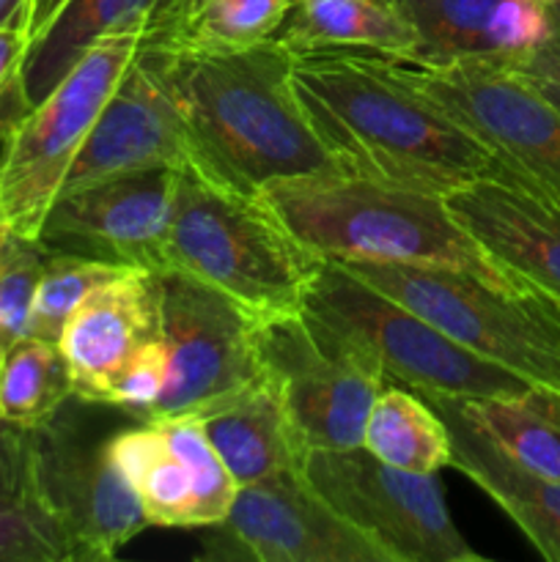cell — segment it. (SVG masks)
<instances>
[{
  "label": "cell",
  "mask_w": 560,
  "mask_h": 562,
  "mask_svg": "<svg viewBox=\"0 0 560 562\" xmlns=\"http://www.w3.org/2000/svg\"><path fill=\"white\" fill-rule=\"evenodd\" d=\"M291 82L344 173L450 195L497 170V159L395 71L390 55L294 53Z\"/></svg>",
  "instance_id": "obj_1"
},
{
  "label": "cell",
  "mask_w": 560,
  "mask_h": 562,
  "mask_svg": "<svg viewBox=\"0 0 560 562\" xmlns=\"http://www.w3.org/2000/svg\"><path fill=\"white\" fill-rule=\"evenodd\" d=\"M497 3L500 0H395L417 36L410 58L450 60L492 55L489 25Z\"/></svg>",
  "instance_id": "obj_27"
},
{
  "label": "cell",
  "mask_w": 560,
  "mask_h": 562,
  "mask_svg": "<svg viewBox=\"0 0 560 562\" xmlns=\"http://www.w3.org/2000/svg\"><path fill=\"white\" fill-rule=\"evenodd\" d=\"M93 401L71 395L25 428L31 492L58 519L75 562L113 560L148 527L135 492L110 456V434Z\"/></svg>",
  "instance_id": "obj_8"
},
{
  "label": "cell",
  "mask_w": 560,
  "mask_h": 562,
  "mask_svg": "<svg viewBox=\"0 0 560 562\" xmlns=\"http://www.w3.org/2000/svg\"><path fill=\"white\" fill-rule=\"evenodd\" d=\"M198 420L239 488L300 470L305 450L296 442L283 401L267 376Z\"/></svg>",
  "instance_id": "obj_19"
},
{
  "label": "cell",
  "mask_w": 560,
  "mask_h": 562,
  "mask_svg": "<svg viewBox=\"0 0 560 562\" xmlns=\"http://www.w3.org/2000/svg\"><path fill=\"white\" fill-rule=\"evenodd\" d=\"M206 530L209 562H390L300 470L242 486L225 519Z\"/></svg>",
  "instance_id": "obj_13"
},
{
  "label": "cell",
  "mask_w": 560,
  "mask_h": 562,
  "mask_svg": "<svg viewBox=\"0 0 560 562\" xmlns=\"http://www.w3.org/2000/svg\"><path fill=\"white\" fill-rule=\"evenodd\" d=\"M316 263L258 195H242L181 165L165 272L190 274L261 318L302 311Z\"/></svg>",
  "instance_id": "obj_4"
},
{
  "label": "cell",
  "mask_w": 560,
  "mask_h": 562,
  "mask_svg": "<svg viewBox=\"0 0 560 562\" xmlns=\"http://www.w3.org/2000/svg\"><path fill=\"white\" fill-rule=\"evenodd\" d=\"M450 434V467L464 472L525 532L538 554L560 562V481L527 470L497 442L472 426L453 398H426Z\"/></svg>",
  "instance_id": "obj_18"
},
{
  "label": "cell",
  "mask_w": 560,
  "mask_h": 562,
  "mask_svg": "<svg viewBox=\"0 0 560 562\" xmlns=\"http://www.w3.org/2000/svg\"><path fill=\"white\" fill-rule=\"evenodd\" d=\"M256 316L181 272H159V338L168 379L148 423L201 417L264 379Z\"/></svg>",
  "instance_id": "obj_12"
},
{
  "label": "cell",
  "mask_w": 560,
  "mask_h": 562,
  "mask_svg": "<svg viewBox=\"0 0 560 562\" xmlns=\"http://www.w3.org/2000/svg\"><path fill=\"white\" fill-rule=\"evenodd\" d=\"M445 203L500 267L560 300V190L497 165L445 195Z\"/></svg>",
  "instance_id": "obj_16"
},
{
  "label": "cell",
  "mask_w": 560,
  "mask_h": 562,
  "mask_svg": "<svg viewBox=\"0 0 560 562\" xmlns=\"http://www.w3.org/2000/svg\"><path fill=\"white\" fill-rule=\"evenodd\" d=\"M159 338V274L124 269L77 305L58 338L77 398L102 404L110 384L148 340Z\"/></svg>",
  "instance_id": "obj_17"
},
{
  "label": "cell",
  "mask_w": 560,
  "mask_h": 562,
  "mask_svg": "<svg viewBox=\"0 0 560 562\" xmlns=\"http://www.w3.org/2000/svg\"><path fill=\"white\" fill-rule=\"evenodd\" d=\"M552 36V16L549 5L536 0H500L489 25L492 55L516 58L530 49L541 47Z\"/></svg>",
  "instance_id": "obj_33"
},
{
  "label": "cell",
  "mask_w": 560,
  "mask_h": 562,
  "mask_svg": "<svg viewBox=\"0 0 560 562\" xmlns=\"http://www.w3.org/2000/svg\"><path fill=\"white\" fill-rule=\"evenodd\" d=\"M110 456L141 503L148 527H195V488L190 470L168 448L157 423L110 434Z\"/></svg>",
  "instance_id": "obj_23"
},
{
  "label": "cell",
  "mask_w": 560,
  "mask_h": 562,
  "mask_svg": "<svg viewBox=\"0 0 560 562\" xmlns=\"http://www.w3.org/2000/svg\"><path fill=\"white\" fill-rule=\"evenodd\" d=\"M508 64L547 99L552 108L560 110V49L552 44H541V47L530 49L525 55L508 58Z\"/></svg>",
  "instance_id": "obj_36"
},
{
  "label": "cell",
  "mask_w": 560,
  "mask_h": 562,
  "mask_svg": "<svg viewBox=\"0 0 560 562\" xmlns=\"http://www.w3.org/2000/svg\"><path fill=\"white\" fill-rule=\"evenodd\" d=\"M395 71L470 132L519 179L560 190V110L500 55L423 60L390 55Z\"/></svg>",
  "instance_id": "obj_10"
},
{
  "label": "cell",
  "mask_w": 560,
  "mask_h": 562,
  "mask_svg": "<svg viewBox=\"0 0 560 562\" xmlns=\"http://www.w3.org/2000/svg\"><path fill=\"white\" fill-rule=\"evenodd\" d=\"M146 22L108 33L64 80L33 104L0 146V220L9 234L38 239L44 217L99 113L141 47Z\"/></svg>",
  "instance_id": "obj_7"
},
{
  "label": "cell",
  "mask_w": 560,
  "mask_h": 562,
  "mask_svg": "<svg viewBox=\"0 0 560 562\" xmlns=\"http://www.w3.org/2000/svg\"><path fill=\"white\" fill-rule=\"evenodd\" d=\"M258 362L305 450L362 448L382 368L305 311L256 318Z\"/></svg>",
  "instance_id": "obj_9"
},
{
  "label": "cell",
  "mask_w": 560,
  "mask_h": 562,
  "mask_svg": "<svg viewBox=\"0 0 560 562\" xmlns=\"http://www.w3.org/2000/svg\"><path fill=\"white\" fill-rule=\"evenodd\" d=\"M176 181L179 168H152L58 192L36 241L47 250L165 272Z\"/></svg>",
  "instance_id": "obj_14"
},
{
  "label": "cell",
  "mask_w": 560,
  "mask_h": 562,
  "mask_svg": "<svg viewBox=\"0 0 560 562\" xmlns=\"http://www.w3.org/2000/svg\"><path fill=\"white\" fill-rule=\"evenodd\" d=\"M0 562H75L64 527L33 492L0 503Z\"/></svg>",
  "instance_id": "obj_30"
},
{
  "label": "cell",
  "mask_w": 560,
  "mask_h": 562,
  "mask_svg": "<svg viewBox=\"0 0 560 562\" xmlns=\"http://www.w3.org/2000/svg\"><path fill=\"white\" fill-rule=\"evenodd\" d=\"M168 3H176V0H159L157 9H159V5H168ZM157 9H154V11H157ZM154 11H152V14H154Z\"/></svg>",
  "instance_id": "obj_41"
},
{
  "label": "cell",
  "mask_w": 560,
  "mask_h": 562,
  "mask_svg": "<svg viewBox=\"0 0 560 562\" xmlns=\"http://www.w3.org/2000/svg\"><path fill=\"white\" fill-rule=\"evenodd\" d=\"M31 492L25 428L0 423V503Z\"/></svg>",
  "instance_id": "obj_35"
},
{
  "label": "cell",
  "mask_w": 560,
  "mask_h": 562,
  "mask_svg": "<svg viewBox=\"0 0 560 562\" xmlns=\"http://www.w3.org/2000/svg\"><path fill=\"white\" fill-rule=\"evenodd\" d=\"M75 395L58 344L22 335L0 355V423L33 428Z\"/></svg>",
  "instance_id": "obj_26"
},
{
  "label": "cell",
  "mask_w": 560,
  "mask_h": 562,
  "mask_svg": "<svg viewBox=\"0 0 560 562\" xmlns=\"http://www.w3.org/2000/svg\"><path fill=\"white\" fill-rule=\"evenodd\" d=\"M168 448L181 459V464L190 470L192 488H195V527H212L225 519V514L234 505L239 486L225 470L223 459L212 448L209 437L198 417H173V420H159Z\"/></svg>",
  "instance_id": "obj_29"
},
{
  "label": "cell",
  "mask_w": 560,
  "mask_h": 562,
  "mask_svg": "<svg viewBox=\"0 0 560 562\" xmlns=\"http://www.w3.org/2000/svg\"><path fill=\"white\" fill-rule=\"evenodd\" d=\"M258 201L318 261L453 269L508 291L530 285L500 267L434 192L335 170L275 181Z\"/></svg>",
  "instance_id": "obj_3"
},
{
  "label": "cell",
  "mask_w": 560,
  "mask_h": 562,
  "mask_svg": "<svg viewBox=\"0 0 560 562\" xmlns=\"http://www.w3.org/2000/svg\"><path fill=\"white\" fill-rule=\"evenodd\" d=\"M187 162L190 151L168 80V53L143 36L135 58L124 69L91 135L71 162L60 192L110 176L181 168Z\"/></svg>",
  "instance_id": "obj_15"
},
{
  "label": "cell",
  "mask_w": 560,
  "mask_h": 562,
  "mask_svg": "<svg viewBox=\"0 0 560 562\" xmlns=\"http://www.w3.org/2000/svg\"><path fill=\"white\" fill-rule=\"evenodd\" d=\"M461 415L527 470L560 481V393L533 384L519 395L453 398Z\"/></svg>",
  "instance_id": "obj_24"
},
{
  "label": "cell",
  "mask_w": 560,
  "mask_h": 562,
  "mask_svg": "<svg viewBox=\"0 0 560 562\" xmlns=\"http://www.w3.org/2000/svg\"><path fill=\"white\" fill-rule=\"evenodd\" d=\"M362 448L373 459L417 475H437L450 467V434L439 412L415 390H379L368 412Z\"/></svg>",
  "instance_id": "obj_25"
},
{
  "label": "cell",
  "mask_w": 560,
  "mask_h": 562,
  "mask_svg": "<svg viewBox=\"0 0 560 562\" xmlns=\"http://www.w3.org/2000/svg\"><path fill=\"white\" fill-rule=\"evenodd\" d=\"M165 53L187 165L198 173L258 195L275 181L340 170L296 97L294 53L280 38L217 53Z\"/></svg>",
  "instance_id": "obj_2"
},
{
  "label": "cell",
  "mask_w": 560,
  "mask_h": 562,
  "mask_svg": "<svg viewBox=\"0 0 560 562\" xmlns=\"http://www.w3.org/2000/svg\"><path fill=\"white\" fill-rule=\"evenodd\" d=\"M415 311L472 355L560 393V300L508 291L467 272L406 263H338Z\"/></svg>",
  "instance_id": "obj_5"
},
{
  "label": "cell",
  "mask_w": 560,
  "mask_h": 562,
  "mask_svg": "<svg viewBox=\"0 0 560 562\" xmlns=\"http://www.w3.org/2000/svg\"><path fill=\"white\" fill-rule=\"evenodd\" d=\"M302 311L371 357L388 382L393 379L423 398H494L533 387L527 379L472 355L443 329L338 263H316L305 285Z\"/></svg>",
  "instance_id": "obj_6"
},
{
  "label": "cell",
  "mask_w": 560,
  "mask_h": 562,
  "mask_svg": "<svg viewBox=\"0 0 560 562\" xmlns=\"http://www.w3.org/2000/svg\"><path fill=\"white\" fill-rule=\"evenodd\" d=\"M275 38L291 53L357 49L379 55H412L415 27L395 0H294Z\"/></svg>",
  "instance_id": "obj_20"
},
{
  "label": "cell",
  "mask_w": 560,
  "mask_h": 562,
  "mask_svg": "<svg viewBox=\"0 0 560 562\" xmlns=\"http://www.w3.org/2000/svg\"><path fill=\"white\" fill-rule=\"evenodd\" d=\"M44 256L47 247L14 234L0 250V355L25 335Z\"/></svg>",
  "instance_id": "obj_31"
},
{
  "label": "cell",
  "mask_w": 560,
  "mask_h": 562,
  "mask_svg": "<svg viewBox=\"0 0 560 562\" xmlns=\"http://www.w3.org/2000/svg\"><path fill=\"white\" fill-rule=\"evenodd\" d=\"M305 481L390 562H483L445 505L437 475L395 470L366 448L307 450Z\"/></svg>",
  "instance_id": "obj_11"
},
{
  "label": "cell",
  "mask_w": 560,
  "mask_h": 562,
  "mask_svg": "<svg viewBox=\"0 0 560 562\" xmlns=\"http://www.w3.org/2000/svg\"><path fill=\"white\" fill-rule=\"evenodd\" d=\"M159 0H66L31 38L22 60V97L27 110L42 102L93 42L121 27L148 22Z\"/></svg>",
  "instance_id": "obj_21"
},
{
  "label": "cell",
  "mask_w": 560,
  "mask_h": 562,
  "mask_svg": "<svg viewBox=\"0 0 560 562\" xmlns=\"http://www.w3.org/2000/svg\"><path fill=\"white\" fill-rule=\"evenodd\" d=\"M165 379H168V351H165L163 338H154L143 344L126 362L124 371L115 376L104 406L124 412L132 420L148 423L165 390Z\"/></svg>",
  "instance_id": "obj_32"
},
{
  "label": "cell",
  "mask_w": 560,
  "mask_h": 562,
  "mask_svg": "<svg viewBox=\"0 0 560 562\" xmlns=\"http://www.w3.org/2000/svg\"><path fill=\"white\" fill-rule=\"evenodd\" d=\"M536 3H544V5H552V3H558V0H536Z\"/></svg>",
  "instance_id": "obj_42"
},
{
  "label": "cell",
  "mask_w": 560,
  "mask_h": 562,
  "mask_svg": "<svg viewBox=\"0 0 560 562\" xmlns=\"http://www.w3.org/2000/svg\"><path fill=\"white\" fill-rule=\"evenodd\" d=\"M294 0H176L159 5L143 36L176 53H217L261 44L278 33Z\"/></svg>",
  "instance_id": "obj_22"
},
{
  "label": "cell",
  "mask_w": 560,
  "mask_h": 562,
  "mask_svg": "<svg viewBox=\"0 0 560 562\" xmlns=\"http://www.w3.org/2000/svg\"><path fill=\"white\" fill-rule=\"evenodd\" d=\"M27 47H31V33L25 25L0 27V140L27 113L20 80Z\"/></svg>",
  "instance_id": "obj_34"
},
{
  "label": "cell",
  "mask_w": 560,
  "mask_h": 562,
  "mask_svg": "<svg viewBox=\"0 0 560 562\" xmlns=\"http://www.w3.org/2000/svg\"><path fill=\"white\" fill-rule=\"evenodd\" d=\"M124 269L130 267L75 256V252L47 250L42 263V274L36 280V289H33L31 316H27L25 335L58 344L60 333H64L66 322L77 311V305L97 285L108 283L110 278H115Z\"/></svg>",
  "instance_id": "obj_28"
},
{
  "label": "cell",
  "mask_w": 560,
  "mask_h": 562,
  "mask_svg": "<svg viewBox=\"0 0 560 562\" xmlns=\"http://www.w3.org/2000/svg\"><path fill=\"white\" fill-rule=\"evenodd\" d=\"M64 3L66 0H31V9H27V31H31V38L53 20L55 11Z\"/></svg>",
  "instance_id": "obj_37"
},
{
  "label": "cell",
  "mask_w": 560,
  "mask_h": 562,
  "mask_svg": "<svg viewBox=\"0 0 560 562\" xmlns=\"http://www.w3.org/2000/svg\"><path fill=\"white\" fill-rule=\"evenodd\" d=\"M9 228H5V225H3V220H0V250H3V247H5V241H9Z\"/></svg>",
  "instance_id": "obj_40"
},
{
  "label": "cell",
  "mask_w": 560,
  "mask_h": 562,
  "mask_svg": "<svg viewBox=\"0 0 560 562\" xmlns=\"http://www.w3.org/2000/svg\"><path fill=\"white\" fill-rule=\"evenodd\" d=\"M549 16H552V36H549V44L560 49V0L549 5Z\"/></svg>",
  "instance_id": "obj_39"
},
{
  "label": "cell",
  "mask_w": 560,
  "mask_h": 562,
  "mask_svg": "<svg viewBox=\"0 0 560 562\" xmlns=\"http://www.w3.org/2000/svg\"><path fill=\"white\" fill-rule=\"evenodd\" d=\"M27 9H31V0H0V27L5 25L27 27Z\"/></svg>",
  "instance_id": "obj_38"
}]
</instances>
